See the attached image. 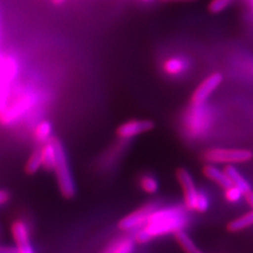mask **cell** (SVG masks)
I'll return each instance as SVG.
<instances>
[{
    "instance_id": "6da1fadb",
    "label": "cell",
    "mask_w": 253,
    "mask_h": 253,
    "mask_svg": "<svg viewBox=\"0 0 253 253\" xmlns=\"http://www.w3.org/2000/svg\"><path fill=\"white\" fill-rule=\"evenodd\" d=\"M187 225V213L181 207L157 208L149 216L146 225L138 229L134 236V242L137 244H146L158 236L169 233L175 234L178 231L184 230Z\"/></svg>"
},
{
    "instance_id": "7a4b0ae2",
    "label": "cell",
    "mask_w": 253,
    "mask_h": 253,
    "mask_svg": "<svg viewBox=\"0 0 253 253\" xmlns=\"http://www.w3.org/2000/svg\"><path fill=\"white\" fill-rule=\"evenodd\" d=\"M51 140L56 149V164H55V174H56L57 184L61 195L67 200H71L76 195V186L70 170L66 149L62 142L57 137H52Z\"/></svg>"
},
{
    "instance_id": "3957f363",
    "label": "cell",
    "mask_w": 253,
    "mask_h": 253,
    "mask_svg": "<svg viewBox=\"0 0 253 253\" xmlns=\"http://www.w3.org/2000/svg\"><path fill=\"white\" fill-rule=\"evenodd\" d=\"M203 158L205 162L213 165H236L250 162L253 158V152L249 149L211 148L206 150Z\"/></svg>"
},
{
    "instance_id": "277c9868",
    "label": "cell",
    "mask_w": 253,
    "mask_h": 253,
    "mask_svg": "<svg viewBox=\"0 0 253 253\" xmlns=\"http://www.w3.org/2000/svg\"><path fill=\"white\" fill-rule=\"evenodd\" d=\"M155 209H157V204L155 203H149L141 206L140 208L123 217L118 223V228L123 231L135 230V229L141 228L146 225L149 216Z\"/></svg>"
},
{
    "instance_id": "5b68a950",
    "label": "cell",
    "mask_w": 253,
    "mask_h": 253,
    "mask_svg": "<svg viewBox=\"0 0 253 253\" xmlns=\"http://www.w3.org/2000/svg\"><path fill=\"white\" fill-rule=\"evenodd\" d=\"M224 76L219 72H214L206 77L200 84V85L194 90L191 96L192 106L201 107L203 106L207 99L211 96L218 86L223 83Z\"/></svg>"
},
{
    "instance_id": "8992f818",
    "label": "cell",
    "mask_w": 253,
    "mask_h": 253,
    "mask_svg": "<svg viewBox=\"0 0 253 253\" xmlns=\"http://www.w3.org/2000/svg\"><path fill=\"white\" fill-rule=\"evenodd\" d=\"M176 178L181 189H183L185 207L189 211H194L199 190L196 189L191 173L185 168H178L176 170Z\"/></svg>"
},
{
    "instance_id": "52a82bcc",
    "label": "cell",
    "mask_w": 253,
    "mask_h": 253,
    "mask_svg": "<svg viewBox=\"0 0 253 253\" xmlns=\"http://www.w3.org/2000/svg\"><path fill=\"white\" fill-rule=\"evenodd\" d=\"M11 231L18 253H35L30 241L29 228L25 221L16 219L12 223Z\"/></svg>"
},
{
    "instance_id": "ba28073f",
    "label": "cell",
    "mask_w": 253,
    "mask_h": 253,
    "mask_svg": "<svg viewBox=\"0 0 253 253\" xmlns=\"http://www.w3.org/2000/svg\"><path fill=\"white\" fill-rule=\"evenodd\" d=\"M154 126V123L149 120H133L122 124L116 129V134L121 138H131L153 130Z\"/></svg>"
},
{
    "instance_id": "9c48e42d",
    "label": "cell",
    "mask_w": 253,
    "mask_h": 253,
    "mask_svg": "<svg viewBox=\"0 0 253 253\" xmlns=\"http://www.w3.org/2000/svg\"><path fill=\"white\" fill-rule=\"evenodd\" d=\"M30 105V98L28 96H23L18 100V102L16 101L11 107H6L3 112L0 114V120H1L3 124L13 122L16 120V117L22 115L23 112H25L27 109H29Z\"/></svg>"
},
{
    "instance_id": "30bf717a",
    "label": "cell",
    "mask_w": 253,
    "mask_h": 253,
    "mask_svg": "<svg viewBox=\"0 0 253 253\" xmlns=\"http://www.w3.org/2000/svg\"><path fill=\"white\" fill-rule=\"evenodd\" d=\"M203 173L208 179L214 181L215 184H217L221 188L226 189L228 187L232 186L231 181H230V179H229L226 172L224 170L218 169L216 166H214L213 164L206 165L203 168Z\"/></svg>"
},
{
    "instance_id": "8fae6325",
    "label": "cell",
    "mask_w": 253,
    "mask_h": 253,
    "mask_svg": "<svg viewBox=\"0 0 253 253\" xmlns=\"http://www.w3.org/2000/svg\"><path fill=\"white\" fill-rule=\"evenodd\" d=\"M224 171L226 172L229 179H230L231 184L242 190V192L244 194H247L248 192L251 191V186L248 183V180L234 167V165H227V167L224 169Z\"/></svg>"
},
{
    "instance_id": "7c38bea8",
    "label": "cell",
    "mask_w": 253,
    "mask_h": 253,
    "mask_svg": "<svg viewBox=\"0 0 253 253\" xmlns=\"http://www.w3.org/2000/svg\"><path fill=\"white\" fill-rule=\"evenodd\" d=\"M42 152V167L46 171H52L56 164V149L52 140H47L41 148Z\"/></svg>"
},
{
    "instance_id": "4fadbf2b",
    "label": "cell",
    "mask_w": 253,
    "mask_h": 253,
    "mask_svg": "<svg viewBox=\"0 0 253 253\" xmlns=\"http://www.w3.org/2000/svg\"><path fill=\"white\" fill-rule=\"evenodd\" d=\"M251 226H253V210L231 220L227 226V230L229 232L236 233L243 231Z\"/></svg>"
},
{
    "instance_id": "5bb4252c",
    "label": "cell",
    "mask_w": 253,
    "mask_h": 253,
    "mask_svg": "<svg viewBox=\"0 0 253 253\" xmlns=\"http://www.w3.org/2000/svg\"><path fill=\"white\" fill-rule=\"evenodd\" d=\"M174 235H175L176 242L178 243L180 248L184 250L185 253H205L196 246V244L193 242V240L184 230L178 231Z\"/></svg>"
},
{
    "instance_id": "9a60e30c",
    "label": "cell",
    "mask_w": 253,
    "mask_h": 253,
    "mask_svg": "<svg viewBox=\"0 0 253 253\" xmlns=\"http://www.w3.org/2000/svg\"><path fill=\"white\" fill-rule=\"evenodd\" d=\"M186 69V62L178 57H172L165 61L164 71L169 75L181 74Z\"/></svg>"
},
{
    "instance_id": "2e32d148",
    "label": "cell",
    "mask_w": 253,
    "mask_h": 253,
    "mask_svg": "<svg viewBox=\"0 0 253 253\" xmlns=\"http://www.w3.org/2000/svg\"><path fill=\"white\" fill-rule=\"evenodd\" d=\"M52 124L47 121H42L39 123L34 131L35 134V138L37 141L41 142H45L49 140L52 137Z\"/></svg>"
},
{
    "instance_id": "e0dca14e",
    "label": "cell",
    "mask_w": 253,
    "mask_h": 253,
    "mask_svg": "<svg viewBox=\"0 0 253 253\" xmlns=\"http://www.w3.org/2000/svg\"><path fill=\"white\" fill-rule=\"evenodd\" d=\"M42 168V152L41 149H36L29 157L25 171L29 175H33L39 169Z\"/></svg>"
},
{
    "instance_id": "ac0fdd59",
    "label": "cell",
    "mask_w": 253,
    "mask_h": 253,
    "mask_svg": "<svg viewBox=\"0 0 253 253\" xmlns=\"http://www.w3.org/2000/svg\"><path fill=\"white\" fill-rule=\"evenodd\" d=\"M139 186L144 192L148 194H155L157 193L158 189H160V185H158L157 179L150 175V174H145L139 179Z\"/></svg>"
},
{
    "instance_id": "d6986e66",
    "label": "cell",
    "mask_w": 253,
    "mask_h": 253,
    "mask_svg": "<svg viewBox=\"0 0 253 253\" xmlns=\"http://www.w3.org/2000/svg\"><path fill=\"white\" fill-rule=\"evenodd\" d=\"M134 250V241L131 239L117 240L112 253H132Z\"/></svg>"
},
{
    "instance_id": "ffe728a7",
    "label": "cell",
    "mask_w": 253,
    "mask_h": 253,
    "mask_svg": "<svg viewBox=\"0 0 253 253\" xmlns=\"http://www.w3.org/2000/svg\"><path fill=\"white\" fill-rule=\"evenodd\" d=\"M245 194L242 192V190H240L235 186H230L225 189V199L229 202V203H237L242 200V197Z\"/></svg>"
},
{
    "instance_id": "44dd1931",
    "label": "cell",
    "mask_w": 253,
    "mask_h": 253,
    "mask_svg": "<svg viewBox=\"0 0 253 253\" xmlns=\"http://www.w3.org/2000/svg\"><path fill=\"white\" fill-rule=\"evenodd\" d=\"M234 0H212L209 3L208 9L213 14H218L225 11L228 6H230Z\"/></svg>"
},
{
    "instance_id": "7402d4cb",
    "label": "cell",
    "mask_w": 253,
    "mask_h": 253,
    "mask_svg": "<svg viewBox=\"0 0 253 253\" xmlns=\"http://www.w3.org/2000/svg\"><path fill=\"white\" fill-rule=\"evenodd\" d=\"M209 200L207 195L205 193L199 191V195H197V199H196V203H195V210L200 213H204L209 209Z\"/></svg>"
},
{
    "instance_id": "603a6c76",
    "label": "cell",
    "mask_w": 253,
    "mask_h": 253,
    "mask_svg": "<svg viewBox=\"0 0 253 253\" xmlns=\"http://www.w3.org/2000/svg\"><path fill=\"white\" fill-rule=\"evenodd\" d=\"M11 199V193L4 189H0V206L6 204Z\"/></svg>"
},
{
    "instance_id": "cb8c5ba5",
    "label": "cell",
    "mask_w": 253,
    "mask_h": 253,
    "mask_svg": "<svg viewBox=\"0 0 253 253\" xmlns=\"http://www.w3.org/2000/svg\"><path fill=\"white\" fill-rule=\"evenodd\" d=\"M0 253H18V250L16 247L0 246Z\"/></svg>"
},
{
    "instance_id": "d4e9b609",
    "label": "cell",
    "mask_w": 253,
    "mask_h": 253,
    "mask_svg": "<svg viewBox=\"0 0 253 253\" xmlns=\"http://www.w3.org/2000/svg\"><path fill=\"white\" fill-rule=\"evenodd\" d=\"M245 196H246V201L253 210V191H252V190L250 192H248L247 194H245Z\"/></svg>"
},
{
    "instance_id": "484cf974",
    "label": "cell",
    "mask_w": 253,
    "mask_h": 253,
    "mask_svg": "<svg viewBox=\"0 0 253 253\" xmlns=\"http://www.w3.org/2000/svg\"><path fill=\"white\" fill-rule=\"evenodd\" d=\"M115 243H116V241L113 242L112 244H110L109 246L104 250V252H102V253H112V251H113V249L115 247Z\"/></svg>"
},
{
    "instance_id": "4316f807",
    "label": "cell",
    "mask_w": 253,
    "mask_h": 253,
    "mask_svg": "<svg viewBox=\"0 0 253 253\" xmlns=\"http://www.w3.org/2000/svg\"><path fill=\"white\" fill-rule=\"evenodd\" d=\"M164 1H170V2H193L196 0H164Z\"/></svg>"
},
{
    "instance_id": "83f0119b",
    "label": "cell",
    "mask_w": 253,
    "mask_h": 253,
    "mask_svg": "<svg viewBox=\"0 0 253 253\" xmlns=\"http://www.w3.org/2000/svg\"><path fill=\"white\" fill-rule=\"evenodd\" d=\"M65 1H66V0H52V2H53L54 4H56V5H59V4L63 3Z\"/></svg>"
},
{
    "instance_id": "f1b7e54d",
    "label": "cell",
    "mask_w": 253,
    "mask_h": 253,
    "mask_svg": "<svg viewBox=\"0 0 253 253\" xmlns=\"http://www.w3.org/2000/svg\"><path fill=\"white\" fill-rule=\"evenodd\" d=\"M141 1H145V2H150V1H152V0H141Z\"/></svg>"
},
{
    "instance_id": "f546056e",
    "label": "cell",
    "mask_w": 253,
    "mask_h": 253,
    "mask_svg": "<svg viewBox=\"0 0 253 253\" xmlns=\"http://www.w3.org/2000/svg\"><path fill=\"white\" fill-rule=\"evenodd\" d=\"M250 1H251V3H252V7H253V0H250Z\"/></svg>"
}]
</instances>
